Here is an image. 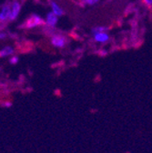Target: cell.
I'll return each mask as SVG.
<instances>
[{
    "label": "cell",
    "mask_w": 152,
    "mask_h": 153,
    "mask_svg": "<svg viewBox=\"0 0 152 153\" xmlns=\"http://www.w3.org/2000/svg\"><path fill=\"white\" fill-rule=\"evenodd\" d=\"M44 25H45V19L43 17H41L37 14H32L30 16H28L26 19V21L19 27L23 29H32Z\"/></svg>",
    "instance_id": "1"
},
{
    "label": "cell",
    "mask_w": 152,
    "mask_h": 153,
    "mask_svg": "<svg viewBox=\"0 0 152 153\" xmlns=\"http://www.w3.org/2000/svg\"><path fill=\"white\" fill-rule=\"evenodd\" d=\"M50 43L56 48H64L68 43V38L65 35L56 32L50 36Z\"/></svg>",
    "instance_id": "2"
},
{
    "label": "cell",
    "mask_w": 152,
    "mask_h": 153,
    "mask_svg": "<svg viewBox=\"0 0 152 153\" xmlns=\"http://www.w3.org/2000/svg\"><path fill=\"white\" fill-rule=\"evenodd\" d=\"M11 5L5 4L0 8V31L6 27V25L10 22Z\"/></svg>",
    "instance_id": "3"
},
{
    "label": "cell",
    "mask_w": 152,
    "mask_h": 153,
    "mask_svg": "<svg viewBox=\"0 0 152 153\" xmlns=\"http://www.w3.org/2000/svg\"><path fill=\"white\" fill-rule=\"evenodd\" d=\"M21 3L19 0H14L11 4V15H10V22L14 21L19 16V13L21 11Z\"/></svg>",
    "instance_id": "4"
},
{
    "label": "cell",
    "mask_w": 152,
    "mask_h": 153,
    "mask_svg": "<svg viewBox=\"0 0 152 153\" xmlns=\"http://www.w3.org/2000/svg\"><path fill=\"white\" fill-rule=\"evenodd\" d=\"M93 40L98 43V44H106L109 41L110 36L108 32H100V33H96L92 35Z\"/></svg>",
    "instance_id": "5"
},
{
    "label": "cell",
    "mask_w": 152,
    "mask_h": 153,
    "mask_svg": "<svg viewBox=\"0 0 152 153\" xmlns=\"http://www.w3.org/2000/svg\"><path fill=\"white\" fill-rule=\"evenodd\" d=\"M59 23V16L52 11L48 12L45 18V26L49 27H56Z\"/></svg>",
    "instance_id": "6"
},
{
    "label": "cell",
    "mask_w": 152,
    "mask_h": 153,
    "mask_svg": "<svg viewBox=\"0 0 152 153\" xmlns=\"http://www.w3.org/2000/svg\"><path fill=\"white\" fill-rule=\"evenodd\" d=\"M50 7H51V11H52L54 14H56L59 17L64 16L65 11L63 10V8H62L58 3H56V2H54V1H51V2H50Z\"/></svg>",
    "instance_id": "7"
},
{
    "label": "cell",
    "mask_w": 152,
    "mask_h": 153,
    "mask_svg": "<svg viewBox=\"0 0 152 153\" xmlns=\"http://www.w3.org/2000/svg\"><path fill=\"white\" fill-rule=\"evenodd\" d=\"M15 53V48L11 46H7L3 48L2 49H0V57H6L14 55Z\"/></svg>",
    "instance_id": "8"
},
{
    "label": "cell",
    "mask_w": 152,
    "mask_h": 153,
    "mask_svg": "<svg viewBox=\"0 0 152 153\" xmlns=\"http://www.w3.org/2000/svg\"><path fill=\"white\" fill-rule=\"evenodd\" d=\"M109 30L108 27L106 26H97L92 28L91 30V34H96V33H100V32H108Z\"/></svg>",
    "instance_id": "9"
},
{
    "label": "cell",
    "mask_w": 152,
    "mask_h": 153,
    "mask_svg": "<svg viewBox=\"0 0 152 153\" xmlns=\"http://www.w3.org/2000/svg\"><path fill=\"white\" fill-rule=\"evenodd\" d=\"M100 0H80V3L82 4V6H96L97 4L99 3Z\"/></svg>",
    "instance_id": "10"
},
{
    "label": "cell",
    "mask_w": 152,
    "mask_h": 153,
    "mask_svg": "<svg viewBox=\"0 0 152 153\" xmlns=\"http://www.w3.org/2000/svg\"><path fill=\"white\" fill-rule=\"evenodd\" d=\"M140 1L146 8L152 10V0H140Z\"/></svg>",
    "instance_id": "11"
},
{
    "label": "cell",
    "mask_w": 152,
    "mask_h": 153,
    "mask_svg": "<svg viewBox=\"0 0 152 153\" xmlns=\"http://www.w3.org/2000/svg\"><path fill=\"white\" fill-rule=\"evenodd\" d=\"M9 63L11 64V65H16V64H17V62H18V56H12L10 59H9Z\"/></svg>",
    "instance_id": "12"
},
{
    "label": "cell",
    "mask_w": 152,
    "mask_h": 153,
    "mask_svg": "<svg viewBox=\"0 0 152 153\" xmlns=\"http://www.w3.org/2000/svg\"><path fill=\"white\" fill-rule=\"evenodd\" d=\"M7 37V33H4V32H0V40L6 39Z\"/></svg>",
    "instance_id": "13"
},
{
    "label": "cell",
    "mask_w": 152,
    "mask_h": 153,
    "mask_svg": "<svg viewBox=\"0 0 152 153\" xmlns=\"http://www.w3.org/2000/svg\"><path fill=\"white\" fill-rule=\"evenodd\" d=\"M4 106H5V107L9 108V107H11V106H12V103H11V102H9V101H7V102H5Z\"/></svg>",
    "instance_id": "14"
}]
</instances>
